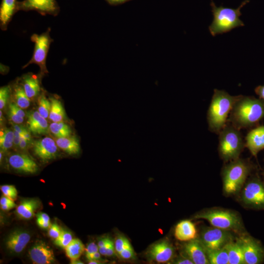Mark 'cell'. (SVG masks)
<instances>
[{
  "label": "cell",
  "instance_id": "1",
  "mask_svg": "<svg viewBox=\"0 0 264 264\" xmlns=\"http://www.w3.org/2000/svg\"><path fill=\"white\" fill-rule=\"evenodd\" d=\"M264 118V101L241 95L234 105L228 122L239 130L257 126Z\"/></svg>",
  "mask_w": 264,
  "mask_h": 264
},
{
  "label": "cell",
  "instance_id": "2",
  "mask_svg": "<svg viewBox=\"0 0 264 264\" xmlns=\"http://www.w3.org/2000/svg\"><path fill=\"white\" fill-rule=\"evenodd\" d=\"M241 95L233 96L224 90L214 89L207 112L209 130L219 134L226 125L232 108Z\"/></svg>",
  "mask_w": 264,
  "mask_h": 264
},
{
  "label": "cell",
  "instance_id": "3",
  "mask_svg": "<svg viewBox=\"0 0 264 264\" xmlns=\"http://www.w3.org/2000/svg\"><path fill=\"white\" fill-rule=\"evenodd\" d=\"M249 2L242 1L237 8L217 6L212 1L211 6L213 20L209 26V30L213 36L230 31L233 29L244 26V23L240 19L241 9Z\"/></svg>",
  "mask_w": 264,
  "mask_h": 264
},
{
  "label": "cell",
  "instance_id": "4",
  "mask_svg": "<svg viewBox=\"0 0 264 264\" xmlns=\"http://www.w3.org/2000/svg\"><path fill=\"white\" fill-rule=\"evenodd\" d=\"M218 134V151L221 158L225 161L238 158L245 147L240 130L227 122Z\"/></svg>",
  "mask_w": 264,
  "mask_h": 264
},
{
  "label": "cell",
  "instance_id": "5",
  "mask_svg": "<svg viewBox=\"0 0 264 264\" xmlns=\"http://www.w3.org/2000/svg\"><path fill=\"white\" fill-rule=\"evenodd\" d=\"M251 169L249 163L237 158L226 165L222 170L224 191L228 194L237 192L244 183Z\"/></svg>",
  "mask_w": 264,
  "mask_h": 264
},
{
  "label": "cell",
  "instance_id": "6",
  "mask_svg": "<svg viewBox=\"0 0 264 264\" xmlns=\"http://www.w3.org/2000/svg\"><path fill=\"white\" fill-rule=\"evenodd\" d=\"M50 28L40 35L33 34L31 40L34 43V49L32 57L29 61L22 67L25 68L29 65L34 64L40 67V76H44L48 73L46 66L47 55L50 45L53 40L50 36Z\"/></svg>",
  "mask_w": 264,
  "mask_h": 264
},
{
  "label": "cell",
  "instance_id": "7",
  "mask_svg": "<svg viewBox=\"0 0 264 264\" xmlns=\"http://www.w3.org/2000/svg\"><path fill=\"white\" fill-rule=\"evenodd\" d=\"M195 218L206 220L213 226L225 230L237 229L241 226L240 220L238 216L228 211L208 210L196 215Z\"/></svg>",
  "mask_w": 264,
  "mask_h": 264
},
{
  "label": "cell",
  "instance_id": "8",
  "mask_svg": "<svg viewBox=\"0 0 264 264\" xmlns=\"http://www.w3.org/2000/svg\"><path fill=\"white\" fill-rule=\"evenodd\" d=\"M242 199L254 208L264 209V182L258 177L249 180L243 189Z\"/></svg>",
  "mask_w": 264,
  "mask_h": 264
},
{
  "label": "cell",
  "instance_id": "9",
  "mask_svg": "<svg viewBox=\"0 0 264 264\" xmlns=\"http://www.w3.org/2000/svg\"><path fill=\"white\" fill-rule=\"evenodd\" d=\"M241 244L245 264H259L264 260V249L258 241L250 236L239 240Z\"/></svg>",
  "mask_w": 264,
  "mask_h": 264
},
{
  "label": "cell",
  "instance_id": "10",
  "mask_svg": "<svg viewBox=\"0 0 264 264\" xmlns=\"http://www.w3.org/2000/svg\"><path fill=\"white\" fill-rule=\"evenodd\" d=\"M230 239L229 234L225 229L215 227L203 230L200 240L205 248L216 249L224 246L230 242Z\"/></svg>",
  "mask_w": 264,
  "mask_h": 264
},
{
  "label": "cell",
  "instance_id": "11",
  "mask_svg": "<svg viewBox=\"0 0 264 264\" xmlns=\"http://www.w3.org/2000/svg\"><path fill=\"white\" fill-rule=\"evenodd\" d=\"M36 11L42 15L57 16L60 10L56 0H23L18 3V11Z\"/></svg>",
  "mask_w": 264,
  "mask_h": 264
},
{
  "label": "cell",
  "instance_id": "12",
  "mask_svg": "<svg viewBox=\"0 0 264 264\" xmlns=\"http://www.w3.org/2000/svg\"><path fill=\"white\" fill-rule=\"evenodd\" d=\"M28 254L35 264H50L55 261L53 250L42 241L36 242L29 250Z\"/></svg>",
  "mask_w": 264,
  "mask_h": 264
},
{
  "label": "cell",
  "instance_id": "13",
  "mask_svg": "<svg viewBox=\"0 0 264 264\" xmlns=\"http://www.w3.org/2000/svg\"><path fill=\"white\" fill-rule=\"evenodd\" d=\"M58 147L54 140L49 137H45L36 141L33 148L35 154L45 162L56 158Z\"/></svg>",
  "mask_w": 264,
  "mask_h": 264
},
{
  "label": "cell",
  "instance_id": "14",
  "mask_svg": "<svg viewBox=\"0 0 264 264\" xmlns=\"http://www.w3.org/2000/svg\"><path fill=\"white\" fill-rule=\"evenodd\" d=\"M174 254V248L167 240H162L154 243L150 248L147 253L151 260L158 263L169 262Z\"/></svg>",
  "mask_w": 264,
  "mask_h": 264
},
{
  "label": "cell",
  "instance_id": "15",
  "mask_svg": "<svg viewBox=\"0 0 264 264\" xmlns=\"http://www.w3.org/2000/svg\"><path fill=\"white\" fill-rule=\"evenodd\" d=\"M31 239L30 234L22 229H17L11 232L7 237L5 245L10 252L18 254L25 248Z\"/></svg>",
  "mask_w": 264,
  "mask_h": 264
},
{
  "label": "cell",
  "instance_id": "16",
  "mask_svg": "<svg viewBox=\"0 0 264 264\" xmlns=\"http://www.w3.org/2000/svg\"><path fill=\"white\" fill-rule=\"evenodd\" d=\"M184 251L194 264H209L205 247L200 240L195 238L189 241L184 245Z\"/></svg>",
  "mask_w": 264,
  "mask_h": 264
},
{
  "label": "cell",
  "instance_id": "17",
  "mask_svg": "<svg viewBox=\"0 0 264 264\" xmlns=\"http://www.w3.org/2000/svg\"><path fill=\"white\" fill-rule=\"evenodd\" d=\"M245 146L255 157L264 149V126H257L251 129L245 137Z\"/></svg>",
  "mask_w": 264,
  "mask_h": 264
},
{
  "label": "cell",
  "instance_id": "18",
  "mask_svg": "<svg viewBox=\"0 0 264 264\" xmlns=\"http://www.w3.org/2000/svg\"><path fill=\"white\" fill-rule=\"evenodd\" d=\"M8 161L12 168L22 173L34 174L38 170L36 163L25 154H12L9 156Z\"/></svg>",
  "mask_w": 264,
  "mask_h": 264
},
{
  "label": "cell",
  "instance_id": "19",
  "mask_svg": "<svg viewBox=\"0 0 264 264\" xmlns=\"http://www.w3.org/2000/svg\"><path fill=\"white\" fill-rule=\"evenodd\" d=\"M18 0H2L0 6V26L6 30L14 15L18 11Z\"/></svg>",
  "mask_w": 264,
  "mask_h": 264
},
{
  "label": "cell",
  "instance_id": "20",
  "mask_svg": "<svg viewBox=\"0 0 264 264\" xmlns=\"http://www.w3.org/2000/svg\"><path fill=\"white\" fill-rule=\"evenodd\" d=\"M27 125L29 130L35 134L46 133L49 129L47 121L38 111L28 113Z\"/></svg>",
  "mask_w": 264,
  "mask_h": 264
},
{
  "label": "cell",
  "instance_id": "21",
  "mask_svg": "<svg viewBox=\"0 0 264 264\" xmlns=\"http://www.w3.org/2000/svg\"><path fill=\"white\" fill-rule=\"evenodd\" d=\"M40 200L36 198H28L22 200L17 207L15 213L21 219H31L35 215L36 210L40 207Z\"/></svg>",
  "mask_w": 264,
  "mask_h": 264
},
{
  "label": "cell",
  "instance_id": "22",
  "mask_svg": "<svg viewBox=\"0 0 264 264\" xmlns=\"http://www.w3.org/2000/svg\"><path fill=\"white\" fill-rule=\"evenodd\" d=\"M175 236L181 241H189L195 239L197 230L194 224L189 220L179 222L175 228Z\"/></svg>",
  "mask_w": 264,
  "mask_h": 264
},
{
  "label": "cell",
  "instance_id": "23",
  "mask_svg": "<svg viewBox=\"0 0 264 264\" xmlns=\"http://www.w3.org/2000/svg\"><path fill=\"white\" fill-rule=\"evenodd\" d=\"M21 81L20 83L30 99H34L40 95L41 88L38 76L32 73H28L22 76Z\"/></svg>",
  "mask_w": 264,
  "mask_h": 264
},
{
  "label": "cell",
  "instance_id": "24",
  "mask_svg": "<svg viewBox=\"0 0 264 264\" xmlns=\"http://www.w3.org/2000/svg\"><path fill=\"white\" fill-rule=\"evenodd\" d=\"M58 147L69 154L79 153L80 146L78 140L74 136L57 138L55 140Z\"/></svg>",
  "mask_w": 264,
  "mask_h": 264
},
{
  "label": "cell",
  "instance_id": "25",
  "mask_svg": "<svg viewBox=\"0 0 264 264\" xmlns=\"http://www.w3.org/2000/svg\"><path fill=\"white\" fill-rule=\"evenodd\" d=\"M225 246L228 251L229 264H245L242 249L239 240L236 242L230 241Z\"/></svg>",
  "mask_w": 264,
  "mask_h": 264
},
{
  "label": "cell",
  "instance_id": "26",
  "mask_svg": "<svg viewBox=\"0 0 264 264\" xmlns=\"http://www.w3.org/2000/svg\"><path fill=\"white\" fill-rule=\"evenodd\" d=\"M205 249L209 264H229L228 251L225 245L216 249Z\"/></svg>",
  "mask_w": 264,
  "mask_h": 264
},
{
  "label": "cell",
  "instance_id": "27",
  "mask_svg": "<svg viewBox=\"0 0 264 264\" xmlns=\"http://www.w3.org/2000/svg\"><path fill=\"white\" fill-rule=\"evenodd\" d=\"M11 89L15 103L22 109H27L30 105L31 99L26 95L22 84L18 82Z\"/></svg>",
  "mask_w": 264,
  "mask_h": 264
},
{
  "label": "cell",
  "instance_id": "28",
  "mask_svg": "<svg viewBox=\"0 0 264 264\" xmlns=\"http://www.w3.org/2000/svg\"><path fill=\"white\" fill-rule=\"evenodd\" d=\"M51 109L49 118L53 122H63L65 112L61 102L58 99L51 97L49 98Z\"/></svg>",
  "mask_w": 264,
  "mask_h": 264
},
{
  "label": "cell",
  "instance_id": "29",
  "mask_svg": "<svg viewBox=\"0 0 264 264\" xmlns=\"http://www.w3.org/2000/svg\"><path fill=\"white\" fill-rule=\"evenodd\" d=\"M65 249L66 256L71 260L78 259L85 251V247L80 240L73 239Z\"/></svg>",
  "mask_w": 264,
  "mask_h": 264
},
{
  "label": "cell",
  "instance_id": "30",
  "mask_svg": "<svg viewBox=\"0 0 264 264\" xmlns=\"http://www.w3.org/2000/svg\"><path fill=\"white\" fill-rule=\"evenodd\" d=\"M49 129L57 138L69 136L71 133L69 126L63 122H52L49 126Z\"/></svg>",
  "mask_w": 264,
  "mask_h": 264
},
{
  "label": "cell",
  "instance_id": "31",
  "mask_svg": "<svg viewBox=\"0 0 264 264\" xmlns=\"http://www.w3.org/2000/svg\"><path fill=\"white\" fill-rule=\"evenodd\" d=\"M14 132L9 129L0 131V147L4 151L10 149L14 144Z\"/></svg>",
  "mask_w": 264,
  "mask_h": 264
},
{
  "label": "cell",
  "instance_id": "32",
  "mask_svg": "<svg viewBox=\"0 0 264 264\" xmlns=\"http://www.w3.org/2000/svg\"><path fill=\"white\" fill-rule=\"evenodd\" d=\"M38 111L45 118H48L51 109V102L44 94L39 96L38 98Z\"/></svg>",
  "mask_w": 264,
  "mask_h": 264
},
{
  "label": "cell",
  "instance_id": "33",
  "mask_svg": "<svg viewBox=\"0 0 264 264\" xmlns=\"http://www.w3.org/2000/svg\"><path fill=\"white\" fill-rule=\"evenodd\" d=\"M73 239L72 234L69 231L62 229L59 237L55 240L54 243L57 246L65 249Z\"/></svg>",
  "mask_w": 264,
  "mask_h": 264
},
{
  "label": "cell",
  "instance_id": "34",
  "mask_svg": "<svg viewBox=\"0 0 264 264\" xmlns=\"http://www.w3.org/2000/svg\"><path fill=\"white\" fill-rule=\"evenodd\" d=\"M11 88L9 86L2 87L0 88V109L1 110L7 104L11 93Z\"/></svg>",
  "mask_w": 264,
  "mask_h": 264
},
{
  "label": "cell",
  "instance_id": "35",
  "mask_svg": "<svg viewBox=\"0 0 264 264\" xmlns=\"http://www.w3.org/2000/svg\"><path fill=\"white\" fill-rule=\"evenodd\" d=\"M114 243L115 251L118 254L125 248L132 246L128 239L122 236H118Z\"/></svg>",
  "mask_w": 264,
  "mask_h": 264
},
{
  "label": "cell",
  "instance_id": "36",
  "mask_svg": "<svg viewBox=\"0 0 264 264\" xmlns=\"http://www.w3.org/2000/svg\"><path fill=\"white\" fill-rule=\"evenodd\" d=\"M0 189L3 195L10 198L13 200L16 199L18 195V191L15 186L12 185H3L0 186Z\"/></svg>",
  "mask_w": 264,
  "mask_h": 264
},
{
  "label": "cell",
  "instance_id": "37",
  "mask_svg": "<svg viewBox=\"0 0 264 264\" xmlns=\"http://www.w3.org/2000/svg\"><path fill=\"white\" fill-rule=\"evenodd\" d=\"M8 116L10 120L15 124H21L23 121V118L20 116L12 106L9 104Z\"/></svg>",
  "mask_w": 264,
  "mask_h": 264
},
{
  "label": "cell",
  "instance_id": "38",
  "mask_svg": "<svg viewBox=\"0 0 264 264\" xmlns=\"http://www.w3.org/2000/svg\"><path fill=\"white\" fill-rule=\"evenodd\" d=\"M62 231V229L57 223H53L48 228V235L50 238L55 240L59 237Z\"/></svg>",
  "mask_w": 264,
  "mask_h": 264
},
{
  "label": "cell",
  "instance_id": "39",
  "mask_svg": "<svg viewBox=\"0 0 264 264\" xmlns=\"http://www.w3.org/2000/svg\"><path fill=\"white\" fill-rule=\"evenodd\" d=\"M118 254L121 258L125 260L132 259L135 257V253L132 246L125 248Z\"/></svg>",
  "mask_w": 264,
  "mask_h": 264
},
{
  "label": "cell",
  "instance_id": "40",
  "mask_svg": "<svg viewBox=\"0 0 264 264\" xmlns=\"http://www.w3.org/2000/svg\"><path fill=\"white\" fill-rule=\"evenodd\" d=\"M85 251L86 256L99 251V247L98 244L95 243L94 242H90L87 245L86 248H85Z\"/></svg>",
  "mask_w": 264,
  "mask_h": 264
},
{
  "label": "cell",
  "instance_id": "41",
  "mask_svg": "<svg viewBox=\"0 0 264 264\" xmlns=\"http://www.w3.org/2000/svg\"><path fill=\"white\" fill-rule=\"evenodd\" d=\"M176 264H193L194 263L187 257H181L174 261Z\"/></svg>",
  "mask_w": 264,
  "mask_h": 264
},
{
  "label": "cell",
  "instance_id": "42",
  "mask_svg": "<svg viewBox=\"0 0 264 264\" xmlns=\"http://www.w3.org/2000/svg\"><path fill=\"white\" fill-rule=\"evenodd\" d=\"M256 94L259 96V98L264 101V85L256 87L254 89Z\"/></svg>",
  "mask_w": 264,
  "mask_h": 264
},
{
  "label": "cell",
  "instance_id": "43",
  "mask_svg": "<svg viewBox=\"0 0 264 264\" xmlns=\"http://www.w3.org/2000/svg\"><path fill=\"white\" fill-rule=\"evenodd\" d=\"M114 242L110 240L104 246L99 248V252L102 255H105V253L107 249L111 246L114 245Z\"/></svg>",
  "mask_w": 264,
  "mask_h": 264
},
{
  "label": "cell",
  "instance_id": "44",
  "mask_svg": "<svg viewBox=\"0 0 264 264\" xmlns=\"http://www.w3.org/2000/svg\"><path fill=\"white\" fill-rule=\"evenodd\" d=\"M36 221L38 226L42 229L49 228L51 225L50 221H46L39 219H37Z\"/></svg>",
  "mask_w": 264,
  "mask_h": 264
},
{
  "label": "cell",
  "instance_id": "45",
  "mask_svg": "<svg viewBox=\"0 0 264 264\" xmlns=\"http://www.w3.org/2000/svg\"><path fill=\"white\" fill-rule=\"evenodd\" d=\"M101 253L98 251L86 256L88 261L92 260H99L101 259Z\"/></svg>",
  "mask_w": 264,
  "mask_h": 264
},
{
  "label": "cell",
  "instance_id": "46",
  "mask_svg": "<svg viewBox=\"0 0 264 264\" xmlns=\"http://www.w3.org/2000/svg\"><path fill=\"white\" fill-rule=\"evenodd\" d=\"M109 4L112 6L123 4L131 0H105Z\"/></svg>",
  "mask_w": 264,
  "mask_h": 264
},
{
  "label": "cell",
  "instance_id": "47",
  "mask_svg": "<svg viewBox=\"0 0 264 264\" xmlns=\"http://www.w3.org/2000/svg\"><path fill=\"white\" fill-rule=\"evenodd\" d=\"M14 145L15 146L19 147L20 141L22 138V135L19 132L14 130Z\"/></svg>",
  "mask_w": 264,
  "mask_h": 264
},
{
  "label": "cell",
  "instance_id": "48",
  "mask_svg": "<svg viewBox=\"0 0 264 264\" xmlns=\"http://www.w3.org/2000/svg\"><path fill=\"white\" fill-rule=\"evenodd\" d=\"M37 219L46 221H50L49 216L47 214L43 212H40L38 213L37 215Z\"/></svg>",
  "mask_w": 264,
  "mask_h": 264
},
{
  "label": "cell",
  "instance_id": "49",
  "mask_svg": "<svg viewBox=\"0 0 264 264\" xmlns=\"http://www.w3.org/2000/svg\"><path fill=\"white\" fill-rule=\"evenodd\" d=\"M13 202L14 201L13 199L3 195L0 199V205H4Z\"/></svg>",
  "mask_w": 264,
  "mask_h": 264
},
{
  "label": "cell",
  "instance_id": "50",
  "mask_svg": "<svg viewBox=\"0 0 264 264\" xmlns=\"http://www.w3.org/2000/svg\"><path fill=\"white\" fill-rule=\"evenodd\" d=\"M16 206V204L14 202L7 203L4 205H0V208L3 211H7L12 209Z\"/></svg>",
  "mask_w": 264,
  "mask_h": 264
},
{
  "label": "cell",
  "instance_id": "51",
  "mask_svg": "<svg viewBox=\"0 0 264 264\" xmlns=\"http://www.w3.org/2000/svg\"><path fill=\"white\" fill-rule=\"evenodd\" d=\"M29 142H30L22 136V138L19 144V147L22 150H25Z\"/></svg>",
  "mask_w": 264,
  "mask_h": 264
},
{
  "label": "cell",
  "instance_id": "52",
  "mask_svg": "<svg viewBox=\"0 0 264 264\" xmlns=\"http://www.w3.org/2000/svg\"><path fill=\"white\" fill-rule=\"evenodd\" d=\"M111 239L109 237H104L100 239L98 242V246L99 247H102L106 244Z\"/></svg>",
  "mask_w": 264,
  "mask_h": 264
},
{
  "label": "cell",
  "instance_id": "53",
  "mask_svg": "<svg viewBox=\"0 0 264 264\" xmlns=\"http://www.w3.org/2000/svg\"><path fill=\"white\" fill-rule=\"evenodd\" d=\"M22 136L28 140L29 142H30L31 140V137L30 134V132L26 129H24L23 133L22 134Z\"/></svg>",
  "mask_w": 264,
  "mask_h": 264
},
{
  "label": "cell",
  "instance_id": "54",
  "mask_svg": "<svg viewBox=\"0 0 264 264\" xmlns=\"http://www.w3.org/2000/svg\"><path fill=\"white\" fill-rule=\"evenodd\" d=\"M13 127H14V131L19 132L20 134H21L22 135V134L23 133V131L25 129L24 128H22V126H20L18 125H15L13 126Z\"/></svg>",
  "mask_w": 264,
  "mask_h": 264
},
{
  "label": "cell",
  "instance_id": "55",
  "mask_svg": "<svg viewBox=\"0 0 264 264\" xmlns=\"http://www.w3.org/2000/svg\"><path fill=\"white\" fill-rule=\"evenodd\" d=\"M70 264H83L84 263L78 260V259H76V260H71V261H70Z\"/></svg>",
  "mask_w": 264,
  "mask_h": 264
},
{
  "label": "cell",
  "instance_id": "56",
  "mask_svg": "<svg viewBox=\"0 0 264 264\" xmlns=\"http://www.w3.org/2000/svg\"><path fill=\"white\" fill-rule=\"evenodd\" d=\"M89 264H102V262L99 260H92L88 261Z\"/></svg>",
  "mask_w": 264,
  "mask_h": 264
},
{
  "label": "cell",
  "instance_id": "57",
  "mask_svg": "<svg viewBox=\"0 0 264 264\" xmlns=\"http://www.w3.org/2000/svg\"><path fill=\"white\" fill-rule=\"evenodd\" d=\"M2 157H3L2 152L1 151L0 152V162L1 161Z\"/></svg>",
  "mask_w": 264,
  "mask_h": 264
},
{
  "label": "cell",
  "instance_id": "58",
  "mask_svg": "<svg viewBox=\"0 0 264 264\" xmlns=\"http://www.w3.org/2000/svg\"><path fill=\"white\" fill-rule=\"evenodd\" d=\"M263 176L264 179V172L263 173Z\"/></svg>",
  "mask_w": 264,
  "mask_h": 264
}]
</instances>
